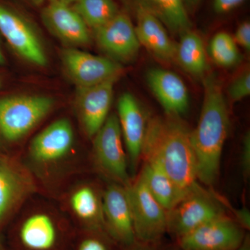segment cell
<instances>
[{"label":"cell","mask_w":250,"mask_h":250,"mask_svg":"<svg viewBox=\"0 0 250 250\" xmlns=\"http://www.w3.org/2000/svg\"><path fill=\"white\" fill-rule=\"evenodd\" d=\"M61 58L64 70L77 88L118 80L123 72V67L116 61L73 47L62 49Z\"/></svg>","instance_id":"obj_7"},{"label":"cell","mask_w":250,"mask_h":250,"mask_svg":"<svg viewBox=\"0 0 250 250\" xmlns=\"http://www.w3.org/2000/svg\"><path fill=\"white\" fill-rule=\"evenodd\" d=\"M204 100L191 141L197 164V179L210 185L218 178L224 145L229 129V117L223 87L211 74L204 81Z\"/></svg>","instance_id":"obj_2"},{"label":"cell","mask_w":250,"mask_h":250,"mask_svg":"<svg viewBox=\"0 0 250 250\" xmlns=\"http://www.w3.org/2000/svg\"><path fill=\"white\" fill-rule=\"evenodd\" d=\"M118 121L122 136L130 159L139 160L142 152L146 134V121L136 98L130 93H124L118 103Z\"/></svg>","instance_id":"obj_18"},{"label":"cell","mask_w":250,"mask_h":250,"mask_svg":"<svg viewBox=\"0 0 250 250\" xmlns=\"http://www.w3.org/2000/svg\"><path fill=\"white\" fill-rule=\"evenodd\" d=\"M175 59L190 75L200 77L207 68V56L200 36L191 29L181 34L176 48Z\"/></svg>","instance_id":"obj_21"},{"label":"cell","mask_w":250,"mask_h":250,"mask_svg":"<svg viewBox=\"0 0 250 250\" xmlns=\"http://www.w3.org/2000/svg\"><path fill=\"white\" fill-rule=\"evenodd\" d=\"M245 241L243 227L225 214L177 238L179 250H236Z\"/></svg>","instance_id":"obj_6"},{"label":"cell","mask_w":250,"mask_h":250,"mask_svg":"<svg viewBox=\"0 0 250 250\" xmlns=\"http://www.w3.org/2000/svg\"><path fill=\"white\" fill-rule=\"evenodd\" d=\"M72 209L80 218L92 220L98 214V200L90 188H82L73 194L71 198Z\"/></svg>","instance_id":"obj_25"},{"label":"cell","mask_w":250,"mask_h":250,"mask_svg":"<svg viewBox=\"0 0 250 250\" xmlns=\"http://www.w3.org/2000/svg\"><path fill=\"white\" fill-rule=\"evenodd\" d=\"M140 175L153 197L167 211L184 198L170 177L154 163L146 161Z\"/></svg>","instance_id":"obj_20"},{"label":"cell","mask_w":250,"mask_h":250,"mask_svg":"<svg viewBox=\"0 0 250 250\" xmlns=\"http://www.w3.org/2000/svg\"><path fill=\"white\" fill-rule=\"evenodd\" d=\"M0 34L21 58L38 66L47 64L45 49L34 24L9 0H0Z\"/></svg>","instance_id":"obj_4"},{"label":"cell","mask_w":250,"mask_h":250,"mask_svg":"<svg viewBox=\"0 0 250 250\" xmlns=\"http://www.w3.org/2000/svg\"><path fill=\"white\" fill-rule=\"evenodd\" d=\"M94 154L104 172L121 183L129 184L123 136L116 115L108 116L94 136Z\"/></svg>","instance_id":"obj_9"},{"label":"cell","mask_w":250,"mask_h":250,"mask_svg":"<svg viewBox=\"0 0 250 250\" xmlns=\"http://www.w3.org/2000/svg\"><path fill=\"white\" fill-rule=\"evenodd\" d=\"M170 177L184 197L200 189L191 131L179 116L153 117L146 124L142 152Z\"/></svg>","instance_id":"obj_1"},{"label":"cell","mask_w":250,"mask_h":250,"mask_svg":"<svg viewBox=\"0 0 250 250\" xmlns=\"http://www.w3.org/2000/svg\"><path fill=\"white\" fill-rule=\"evenodd\" d=\"M34 189L29 174L0 154V224Z\"/></svg>","instance_id":"obj_13"},{"label":"cell","mask_w":250,"mask_h":250,"mask_svg":"<svg viewBox=\"0 0 250 250\" xmlns=\"http://www.w3.org/2000/svg\"><path fill=\"white\" fill-rule=\"evenodd\" d=\"M73 141L71 124L66 119H60L49 125L33 139L29 152L37 162H53L62 159L70 152Z\"/></svg>","instance_id":"obj_16"},{"label":"cell","mask_w":250,"mask_h":250,"mask_svg":"<svg viewBox=\"0 0 250 250\" xmlns=\"http://www.w3.org/2000/svg\"><path fill=\"white\" fill-rule=\"evenodd\" d=\"M136 6L150 13L174 34L191 29V22L184 0H134Z\"/></svg>","instance_id":"obj_19"},{"label":"cell","mask_w":250,"mask_h":250,"mask_svg":"<svg viewBox=\"0 0 250 250\" xmlns=\"http://www.w3.org/2000/svg\"><path fill=\"white\" fill-rule=\"evenodd\" d=\"M136 15L135 30L140 45L164 62H169L175 59L177 44L170 39L164 24L155 16L139 6H136Z\"/></svg>","instance_id":"obj_17"},{"label":"cell","mask_w":250,"mask_h":250,"mask_svg":"<svg viewBox=\"0 0 250 250\" xmlns=\"http://www.w3.org/2000/svg\"><path fill=\"white\" fill-rule=\"evenodd\" d=\"M3 85H4V81H3L2 77L0 75V90L2 89Z\"/></svg>","instance_id":"obj_36"},{"label":"cell","mask_w":250,"mask_h":250,"mask_svg":"<svg viewBox=\"0 0 250 250\" xmlns=\"http://www.w3.org/2000/svg\"><path fill=\"white\" fill-rule=\"evenodd\" d=\"M233 40L236 45L241 46L246 50L250 49V23L244 22L237 28Z\"/></svg>","instance_id":"obj_27"},{"label":"cell","mask_w":250,"mask_h":250,"mask_svg":"<svg viewBox=\"0 0 250 250\" xmlns=\"http://www.w3.org/2000/svg\"><path fill=\"white\" fill-rule=\"evenodd\" d=\"M177 250H179V249ZM250 250V247L248 245V241H246L244 242V243H243V246L241 247V248H238V250Z\"/></svg>","instance_id":"obj_34"},{"label":"cell","mask_w":250,"mask_h":250,"mask_svg":"<svg viewBox=\"0 0 250 250\" xmlns=\"http://www.w3.org/2000/svg\"><path fill=\"white\" fill-rule=\"evenodd\" d=\"M59 1H62V2L64 3V4L72 6V5L77 0H59Z\"/></svg>","instance_id":"obj_35"},{"label":"cell","mask_w":250,"mask_h":250,"mask_svg":"<svg viewBox=\"0 0 250 250\" xmlns=\"http://www.w3.org/2000/svg\"><path fill=\"white\" fill-rule=\"evenodd\" d=\"M222 215L224 212L221 206L200 188L167 211V232L177 239Z\"/></svg>","instance_id":"obj_8"},{"label":"cell","mask_w":250,"mask_h":250,"mask_svg":"<svg viewBox=\"0 0 250 250\" xmlns=\"http://www.w3.org/2000/svg\"><path fill=\"white\" fill-rule=\"evenodd\" d=\"M184 1L188 9V8L192 9V8L195 7L201 0H184Z\"/></svg>","instance_id":"obj_32"},{"label":"cell","mask_w":250,"mask_h":250,"mask_svg":"<svg viewBox=\"0 0 250 250\" xmlns=\"http://www.w3.org/2000/svg\"><path fill=\"white\" fill-rule=\"evenodd\" d=\"M72 7L93 31L103 27L120 12L114 0H77Z\"/></svg>","instance_id":"obj_23"},{"label":"cell","mask_w":250,"mask_h":250,"mask_svg":"<svg viewBox=\"0 0 250 250\" xmlns=\"http://www.w3.org/2000/svg\"><path fill=\"white\" fill-rule=\"evenodd\" d=\"M136 250H152L149 249V248H142V247H141V248H139V249H137Z\"/></svg>","instance_id":"obj_37"},{"label":"cell","mask_w":250,"mask_h":250,"mask_svg":"<svg viewBox=\"0 0 250 250\" xmlns=\"http://www.w3.org/2000/svg\"><path fill=\"white\" fill-rule=\"evenodd\" d=\"M41 19L47 29L68 47L90 42L89 28L70 5L47 0L42 6Z\"/></svg>","instance_id":"obj_10"},{"label":"cell","mask_w":250,"mask_h":250,"mask_svg":"<svg viewBox=\"0 0 250 250\" xmlns=\"http://www.w3.org/2000/svg\"><path fill=\"white\" fill-rule=\"evenodd\" d=\"M117 81L77 88V110L85 134L90 138L94 137L107 119Z\"/></svg>","instance_id":"obj_12"},{"label":"cell","mask_w":250,"mask_h":250,"mask_svg":"<svg viewBox=\"0 0 250 250\" xmlns=\"http://www.w3.org/2000/svg\"><path fill=\"white\" fill-rule=\"evenodd\" d=\"M148 85L166 114L179 116L187 111L189 94L184 81L170 70L153 68L147 74Z\"/></svg>","instance_id":"obj_14"},{"label":"cell","mask_w":250,"mask_h":250,"mask_svg":"<svg viewBox=\"0 0 250 250\" xmlns=\"http://www.w3.org/2000/svg\"><path fill=\"white\" fill-rule=\"evenodd\" d=\"M245 0H213V9L217 14H223L232 11Z\"/></svg>","instance_id":"obj_28"},{"label":"cell","mask_w":250,"mask_h":250,"mask_svg":"<svg viewBox=\"0 0 250 250\" xmlns=\"http://www.w3.org/2000/svg\"><path fill=\"white\" fill-rule=\"evenodd\" d=\"M103 208L112 236L125 246L134 244L132 213L125 188L110 186L104 196Z\"/></svg>","instance_id":"obj_15"},{"label":"cell","mask_w":250,"mask_h":250,"mask_svg":"<svg viewBox=\"0 0 250 250\" xmlns=\"http://www.w3.org/2000/svg\"><path fill=\"white\" fill-rule=\"evenodd\" d=\"M6 59L2 49L0 47V66L3 67L6 64Z\"/></svg>","instance_id":"obj_33"},{"label":"cell","mask_w":250,"mask_h":250,"mask_svg":"<svg viewBox=\"0 0 250 250\" xmlns=\"http://www.w3.org/2000/svg\"><path fill=\"white\" fill-rule=\"evenodd\" d=\"M228 94L233 101L237 102L250 95V71L246 69L233 80L228 88Z\"/></svg>","instance_id":"obj_26"},{"label":"cell","mask_w":250,"mask_h":250,"mask_svg":"<svg viewBox=\"0 0 250 250\" xmlns=\"http://www.w3.org/2000/svg\"><path fill=\"white\" fill-rule=\"evenodd\" d=\"M129 200L136 241L155 244L167 232V211L156 201L141 175L125 187Z\"/></svg>","instance_id":"obj_5"},{"label":"cell","mask_w":250,"mask_h":250,"mask_svg":"<svg viewBox=\"0 0 250 250\" xmlns=\"http://www.w3.org/2000/svg\"><path fill=\"white\" fill-rule=\"evenodd\" d=\"M23 1L34 6H42L47 0H23Z\"/></svg>","instance_id":"obj_31"},{"label":"cell","mask_w":250,"mask_h":250,"mask_svg":"<svg viewBox=\"0 0 250 250\" xmlns=\"http://www.w3.org/2000/svg\"><path fill=\"white\" fill-rule=\"evenodd\" d=\"M24 246L32 250H48L55 244L57 231L48 215L36 214L23 224L20 232Z\"/></svg>","instance_id":"obj_22"},{"label":"cell","mask_w":250,"mask_h":250,"mask_svg":"<svg viewBox=\"0 0 250 250\" xmlns=\"http://www.w3.org/2000/svg\"><path fill=\"white\" fill-rule=\"evenodd\" d=\"M80 250H108L103 242L95 238H88L82 242Z\"/></svg>","instance_id":"obj_29"},{"label":"cell","mask_w":250,"mask_h":250,"mask_svg":"<svg viewBox=\"0 0 250 250\" xmlns=\"http://www.w3.org/2000/svg\"><path fill=\"white\" fill-rule=\"evenodd\" d=\"M97 44L113 60L129 62L139 53L140 42L129 16L120 11L111 21L94 30Z\"/></svg>","instance_id":"obj_11"},{"label":"cell","mask_w":250,"mask_h":250,"mask_svg":"<svg viewBox=\"0 0 250 250\" xmlns=\"http://www.w3.org/2000/svg\"><path fill=\"white\" fill-rule=\"evenodd\" d=\"M243 166L246 172H250V134H247L243 142Z\"/></svg>","instance_id":"obj_30"},{"label":"cell","mask_w":250,"mask_h":250,"mask_svg":"<svg viewBox=\"0 0 250 250\" xmlns=\"http://www.w3.org/2000/svg\"><path fill=\"white\" fill-rule=\"evenodd\" d=\"M54 100L42 95L0 96V136L15 142L29 133L53 108Z\"/></svg>","instance_id":"obj_3"},{"label":"cell","mask_w":250,"mask_h":250,"mask_svg":"<svg viewBox=\"0 0 250 250\" xmlns=\"http://www.w3.org/2000/svg\"><path fill=\"white\" fill-rule=\"evenodd\" d=\"M209 53L213 62L222 67H232L241 59L236 42L226 32H219L213 36L210 42Z\"/></svg>","instance_id":"obj_24"}]
</instances>
